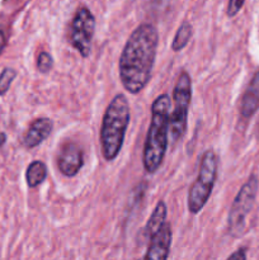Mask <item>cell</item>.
<instances>
[{"mask_svg": "<svg viewBox=\"0 0 259 260\" xmlns=\"http://www.w3.org/2000/svg\"><path fill=\"white\" fill-rule=\"evenodd\" d=\"M94 30L95 18L93 13L86 7L79 8L71 22L70 42L73 47L80 53L81 57L85 58L90 55Z\"/></svg>", "mask_w": 259, "mask_h": 260, "instance_id": "52a82bcc", "label": "cell"}, {"mask_svg": "<svg viewBox=\"0 0 259 260\" xmlns=\"http://www.w3.org/2000/svg\"><path fill=\"white\" fill-rule=\"evenodd\" d=\"M228 260H246V250L244 248L238 249L229 256Z\"/></svg>", "mask_w": 259, "mask_h": 260, "instance_id": "ac0fdd59", "label": "cell"}, {"mask_svg": "<svg viewBox=\"0 0 259 260\" xmlns=\"http://www.w3.org/2000/svg\"><path fill=\"white\" fill-rule=\"evenodd\" d=\"M259 109V70L254 74L250 83L241 98L240 113L241 117L249 119Z\"/></svg>", "mask_w": 259, "mask_h": 260, "instance_id": "8fae6325", "label": "cell"}, {"mask_svg": "<svg viewBox=\"0 0 259 260\" xmlns=\"http://www.w3.org/2000/svg\"><path fill=\"white\" fill-rule=\"evenodd\" d=\"M159 33L152 24H140L127 40L119 57V79L131 94H139L151 78Z\"/></svg>", "mask_w": 259, "mask_h": 260, "instance_id": "6da1fadb", "label": "cell"}, {"mask_svg": "<svg viewBox=\"0 0 259 260\" xmlns=\"http://www.w3.org/2000/svg\"><path fill=\"white\" fill-rule=\"evenodd\" d=\"M15 76H17V71L14 69L7 68L3 70V73L0 74V95H4L7 93Z\"/></svg>", "mask_w": 259, "mask_h": 260, "instance_id": "9a60e30c", "label": "cell"}, {"mask_svg": "<svg viewBox=\"0 0 259 260\" xmlns=\"http://www.w3.org/2000/svg\"><path fill=\"white\" fill-rule=\"evenodd\" d=\"M5 141V135L4 134H0V146H2L3 144H4Z\"/></svg>", "mask_w": 259, "mask_h": 260, "instance_id": "ffe728a7", "label": "cell"}, {"mask_svg": "<svg viewBox=\"0 0 259 260\" xmlns=\"http://www.w3.org/2000/svg\"><path fill=\"white\" fill-rule=\"evenodd\" d=\"M130 123L128 101L123 94H117L104 112L101 127L102 155L107 161H113L123 146Z\"/></svg>", "mask_w": 259, "mask_h": 260, "instance_id": "3957f363", "label": "cell"}, {"mask_svg": "<svg viewBox=\"0 0 259 260\" xmlns=\"http://www.w3.org/2000/svg\"><path fill=\"white\" fill-rule=\"evenodd\" d=\"M192 99V80L187 71L178 76L173 91V112L170 113L169 134L172 142L182 139L187 129L188 109Z\"/></svg>", "mask_w": 259, "mask_h": 260, "instance_id": "5b68a950", "label": "cell"}, {"mask_svg": "<svg viewBox=\"0 0 259 260\" xmlns=\"http://www.w3.org/2000/svg\"><path fill=\"white\" fill-rule=\"evenodd\" d=\"M4 45H5V36H4V32L0 29V51L3 50Z\"/></svg>", "mask_w": 259, "mask_h": 260, "instance_id": "d6986e66", "label": "cell"}, {"mask_svg": "<svg viewBox=\"0 0 259 260\" xmlns=\"http://www.w3.org/2000/svg\"><path fill=\"white\" fill-rule=\"evenodd\" d=\"M193 33V27L189 22L184 20V22L180 24V27L178 28L177 33L174 36V40H173L172 43V50L178 52V51L183 50L185 46L189 42L190 37H192Z\"/></svg>", "mask_w": 259, "mask_h": 260, "instance_id": "5bb4252c", "label": "cell"}, {"mask_svg": "<svg viewBox=\"0 0 259 260\" xmlns=\"http://www.w3.org/2000/svg\"><path fill=\"white\" fill-rule=\"evenodd\" d=\"M46 178H47V167L45 162L35 160L28 165L27 173H25V180H27L28 187H37L41 183L45 182Z\"/></svg>", "mask_w": 259, "mask_h": 260, "instance_id": "4fadbf2b", "label": "cell"}, {"mask_svg": "<svg viewBox=\"0 0 259 260\" xmlns=\"http://www.w3.org/2000/svg\"><path fill=\"white\" fill-rule=\"evenodd\" d=\"M84 156L80 147L74 142H66L60 150L57 165L60 172L66 177H75L83 168Z\"/></svg>", "mask_w": 259, "mask_h": 260, "instance_id": "ba28073f", "label": "cell"}, {"mask_svg": "<svg viewBox=\"0 0 259 260\" xmlns=\"http://www.w3.org/2000/svg\"><path fill=\"white\" fill-rule=\"evenodd\" d=\"M52 66H53L52 56H51L48 52H46V51L40 52V55H38V57H37L38 70H40L42 74H46V73H48V71H51Z\"/></svg>", "mask_w": 259, "mask_h": 260, "instance_id": "2e32d148", "label": "cell"}, {"mask_svg": "<svg viewBox=\"0 0 259 260\" xmlns=\"http://www.w3.org/2000/svg\"><path fill=\"white\" fill-rule=\"evenodd\" d=\"M218 159L213 150H207L201 159L200 173L188 193V211L192 215H197L207 203L216 177H217Z\"/></svg>", "mask_w": 259, "mask_h": 260, "instance_id": "277c9868", "label": "cell"}, {"mask_svg": "<svg viewBox=\"0 0 259 260\" xmlns=\"http://www.w3.org/2000/svg\"><path fill=\"white\" fill-rule=\"evenodd\" d=\"M53 128V123L50 118H38L32 122V124L28 128L27 134L24 135V146L28 149H33V147L38 146L42 144L48 136H50L51 131Z\"/></svg>", "mask_w": 259, "mask_h": 260, "instance_id": "30bf717a", "label": "cell"}, {"mask_svg": "<svg viewBox=\"0 0 259 260\" xmlns=\"http://www.w3.org/2000/svg\"><path fill=\"white\" fill-rule=\"evenodd\" d=\"M170 123V98L161 94L151 106V122L142 154V162L146 173L155 174L164 161L168 149Z\"/></svg>", "mask_w": 259, "mask_h": 260, "instance_id": "7a4b0ae2", "label": "cell"}, {"mask_svg": "<svg viewBox=\"0 0 259 260\" xmlns=\"http://www.w3.org/2000/svg\"><path fill=\"white\" fill-rule=\"evenodd\" d=\"M258 187L259 183L256 175H250L234 200L228 217L229 233L234 238H239L245 231L246 217L250 213L254 202H255Z\"/></svg>", "mask_w": 259, "mask_h": 260, "instance_id": "8992f818", "label": "cell"}, {"mask_svg": "<svg viewBox=\"0 0 259 260\" xmlns=\"http://www.w3.org/2000/svg\"><path fill=\"white\" fill-rule=\"evenodd\" d=\"M172 226L165 223L161 230L157 231L150 239L149 248L145 254L144 260H168L170 246H172Z\"/></svg>", "mask_w": 259, "mask_h": 260, "instance_id": "9c48e42d", "label": "cell"}, {"mask_svg": "<svg viewBox=\"0 0 259 260\" xmlns=\"http://www.w3.org/2000/svg\"><path fill=\"white\" fill-rule=\"evenodd\" d=\"M244 4H245V3H244L243 0H241V2H239V0H231V2H229L228 10H226L228 17H235V15L240 12L241 8L244 7Z\"/></svg>", "mask_w": 259, "mask_h": 260, "instance_id": "e0dca14e", "label": "cell"}, {"mask_svg": "<svg viewBox=\"0 0 259 260\" xmlns=\"http://www.w3.org/2000/svg\"><path fill=\"white\" fill-rule=\"evenodd\" d=\"M167 205H165V202L160 201L152 211L151 216L147 221L146 228H145V234H146L147 238L151 239L167 223Z\"/></svg>", "mask_w": 259, "mask_h": 260, "instance_id": "7c38bea8", "label": "cell"}]
</instances>
